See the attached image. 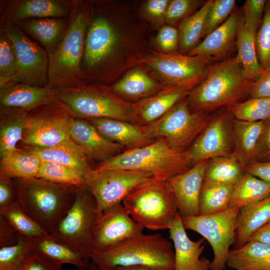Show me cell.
Masks as SVG:
<instances>
[{
	"mask_svg": "<svg viewBox=\"0 0 270 270\" xmlns=\"http://www.w3.org/2000/svg\"><path fill=\"white\" fill-rule=\"evenodd\" d=\"M90 2L81 65L82 78L84 83L106 86L113 79L119 36L108 2Z\"/></svg>",
	"mask_w": 270,
	"mask_h": 270,
	"instance_id": "1",
	"label": "cell"
},
{
	"mask_svg": "<svg viewBox=\"0 0 270 270\" xmlns=\"http://www.w3.org/2000/svg\"><path fill=\"white\" fill-rule=\"evenodd\" d=\"M90 14V1L74 0L65 35L54 51L48 54L50 88L56 90L84 84L81 65Z\"/></svg>",
	"mask_w": 270,
	"mask_h": 270,
	"instance_id": "2",
	"label": "cell"
},
{
	"mask_svg": "<svg viewBox=\"0 0 270 270\" xmlns=\"http://www.w3.org/2000/svg\"><path fill=\"white\" fill-rule=\"evenodd\" d=\"M13 180L16 203L48 233L68 212L80 188L38 178Z\"/></svg>",
	"mask_w": 270,
	"mask_h": 270,
	"instance_id": "3",
	"label": "cell"
},
{
	"mask_svg": "<svg viewBox=\"0 0 270 270\" xmlns=\"http://www.w3.org/2000/svg\"><path fill=\"white\" fill-rule=\"evenodd\" d=\"M252 82L244 76L236 58L210 66L204 78L190 92L187 102L195 112L228 107L248 94Z\"/></svg>",
	"mask_w": 270,
	"mask_h": 270,
	"instance_id": "4",
	"label": "cell"
},
{
	"mask_svg": "<svg viewBox=\"0 0 270 270\" xmlns=\"http://www.w3.org/2000/svg\"><path fill=\"white\" fill-rule=\"evenodd\" d=\"M90 262L100 270L128 266L174 270V254L172 243L162 234L142 232L111 249L92 254Z\"/></svg>",
	"mask_w": 270,
	"mask_h": 270,
	"instance_id": "5",
	"label": "cell"
},
{
	"mask_svg": "<svg viewBox=\"0 0 270 270\" xmlns=\"http://www.w3.org/2000/svg\"><path fill=\"white\" fill-rule=\"evenodd\" d=\"M122 204L136 222L150 230L168 229L179 213L176 200L167 180L154 177L134 188Z\"/></svg>",
	"mask_w": 270,
	"mask_h": 270,
	"instance_id": "6",
	"label": "cell"
},
{
	"mask_svg": "<svg viewBox=\"0 0 270 270\" xmlns=\"http://www.w3.org/2000/svg\"><path fill=\"white\" fill-rule=\"evenodd\" d=\"M56 99L68 106L74 118H110L138 122L134 104L120 98L109 86L84 83L55 90Z\"/></svg>",
	"mask_w": 270,
	"mask_h": 270,
	"instance_id": "7",
	"label": "cell"
},
{
	"mask_svg": "<svg viewBox=\"0 0 270 270\" xmlns=\"http://www.w3.org/2000/svg\"><path fill=\"white\" fill-rule=\"evenodd\" d=\"M190 165L184 152L175 150L166 140L160 138L144 146L126 150L93 168L144 171L152 173L154 178L168 180L186 172Z\"/></svg>",
	"mask_w": 270,
	"mask_h": 270,
	"instance_id": "8",
	"label": "cell"
},
{
	"mask_svg": "<svg viewBox=\"0 0 270 270\" xmlns=\"http://www.w3.org/2000/svg\"><path fill=\"white\" fill-rule=\"evenodd\" d=\"M74 119L69 108L58 99L32 110L18 148H48L70 138Z\"/></svg>",
	"mask_w": 270,
	"mask_h": 270,
	"instance_id": "9",
	"label": "cell"
},
{
	"mask_svg": "<svg viewBox=\"0 0 270 270\" xmlns=\"http://www.w3.org/2000/svg\"><path fill=\"white\" fill-rule=\"evenodd\" d=\"M97 216L94 198L86 187L80 188L70 209L49 234L90 262V241Z\"/></svg>",
	"mask_w": 270,
	"mask_h": 270,
	"instance_id": "10",
	"label": "cell"
},
{
	"mask_svg": "<svg viewBox=\"0 0 270 270\" xmlns=\"http://www.w3.org/2000/svg\"><path fill=\"white\" fill-rule=\"evenodd\" d=\"M187 101H181L156 120L142 128L150 138H163L174 150L184 153L210 120L202 112H192Z\"/></svg>",
	"mask_w": 270,
	"mask_h": 270,
	"instance_id": "11",
	"label": "cell"
},
{
	"mask_svg": "<svg viewBox=\"0 0 270 270\" xmlns=\"http://www.w3.org/2000/svg\"><path fill=\"white\" fill-rule=\"evenodd\" d=\"M240 210L239 207H232L212 214L182 216L186 230L198 232L210 245L214 258L210 270H226L230 248L234 240Z\"/></svg>",
	"mask_w": 270,
	"mask_h": 270,
	"instance_id": "12",
	"label": "cell"
},
{
	"mask_svg": "<svg viewBox=\"0 0 270 270\" xmlns=\"http://www.w3.org/2000/svg\"><path fill=\"white\" fill-rule=\"evenodd\" d=\"M154 177L149 172L122 169L96 170L86 176V187L94 198L98 214L116 204L138 186Z\"/></svg>",
	"mask_w": 270,
	"mask_h": 270,
	"instance_id": "13",
	"label": "cell"
},
{
	"mask_svg": "<svg viewBox=\"0 0 270 270\" xmlns=\"http://www.w3.org/2000/svg\"><path fill=\"white\" fill-rule=\"evenodd\" d=\"M0 32L12 41L17 57V70L10 82L47 86L49 62L46 50L30 40L17 25H0Z\"/></svg>",
	"mask_w": 270,
	"mask_h": 270,
	"instance_id": "14",
	"label": "cell"
},
{
	"mask_svg": "<svg viewBox=\"0 0 270 270\" xmlns=\"http://www.w3.org/2000/svg\"><path fill=\"white\" fill-rule=\"evenodd\" d=\"M210 59L176 54H154L141 60L168 86H195L206 76Z\"/></svg>",
	"mask_w": 270,
	"mask_h": 270,
	"instance_id": "15",
	"label": "cell"
},
{
	"mask_svg": "<svg viewBox=\"0 0 270 270\" xmlns=\"http://www.w3.org/2000/svg\"><path fill=\"white\" fill-rule=\"evenodd\" d=\"M144 229L122 203L113 206L98 214L92 234L91 255L114 248L142 233Z\"/></svg>",
	"mask_w": 270,
	"mask_h": 270,
	"instance_id": "16",
	"label": "cell"
},
{
	"mask_svg": "<svg viewBox=\"0 0 270 270\" xmlns=\"http://www.w3.org/2000/svg\"><path fill=\"white\" fill-rule=\"evenodd\" d=\"M231 115L229 111L223 112L210 119L184 152L191 164L233 154L232 152L234 144Z\"/></svg>",
	"mask_w": 270,
	"mask_h": 270,
	"instance_id": "17",
	"label": "cell"
},
{
	"mask_svg": "<svg viewBox=\"0 0 270 270\" xmlns=\"http://www.w3.org/2000/svg\"><path fill=\"white\" fill-rule=\"evenodd\" d=\"M74 0H4L0 2V25L16 24L29 19L68 18Z\"/></svg>",
	"mask_w": 270,
	"mask_h": 270,
	"instance_id": "18",
	"label": "cell"
},
{
	"mask_svg": "<svg viewBox=\"0 0 270 270\" xmlns=\"http://www.w3.org/2000/svg\"><path fill=\"white\" fill-rule=\"evenodd\" d=\"M170 237L174 247V270H210V261L200 258L206 246V240H192L184 228L178 213L170 223Z\"/></svg>",
	"mask_w": 270,
	"mask_h": 270,
	"instance_id": "19",
	"label": "cell"
},
{
	"mask_svg": "<svg viewBox=\"0 0 270 270\" xmlns=\"http://www.w3.org/2000/svg\"><path fill=\"white\" fill-rule=\"evenodd\" d=\"M208 160L196 164L186 172L167 180L176 200L181 216H196Z\"/></svg>",
	"mask_w": 270,
	"mask_h": 270,
	"instance_id": "20",
	"label": "cell"
},
{
	"mask_svg": "<svg viewBox=\"0 0 270 270\" xmlns=\"http://www.w3.org/2000/svg\"><path fill=\"white\" fill-rule=\"evenodd\" d=\"M70 138L83 150L88 158L100 162L124 152L125 148L107 139L85 119L74 118Z\"/></svg>",
	"mask_w": 270,
	"mask_h": 270,
	"instance_id": "21",
	"label": "cell"
},
{
	"mask_svg": "<svg viewBox=\"0 0 270 270\" xmlns=\"http://www.w3.org/2000/svg\"><path fill=\"white\" fill-rule=\"evenodd\" d=\"M56 100L55 90L48 86L10 82L0 87V108H18L30 112Z\"/></svg>",
	"mask_w": 270,
	"mask_h": 270,
	"instance_id": "22",
	"label": "cell"
},
{
	"mask_svg": "<svg viewBox=\"0 0 270 270\" xmlns=\"http://www.w3.org/2000/svg\"><path fill=\"white\" fill-rule=\"evenodd\" d=\"M194 87L192 86H168L134 104L138 122L146 125L156 120L182 101Z\"/></svg>",
	"mask_w": 270,
	"mask_h": 270,
	"instance_id": "23",
	"label": "cell"
},
{
	"mask_svg": "<svg viewBox=\"0 0 270 270\" xmlns=\"http://www.w3.org/2000/svg\"><path fill=\"white\" fill-rule=\"evenodd\" d=\"M87 120L107 139L128 150L144 146L156 141L146 134L142 125L110 118Z\"/></svg>",
	"mask_w": 270,
	"mask_h": 270,
	"instance_id": "24",
	"label": "cell"
},
{
	"mask_svg": "<svg viewBox=\"0 0 270 270\" xmlns=\"http://www.w3.org/2000/svg\"><path fill=\"white\" fill-rule=\"evenodd\" d=\"M240 18L236 11L233 12L225 22L206 36L188 52V55L210 60L226 56L236 37Z\"/></svg>",
	"mask_w": 270,
	"mask_h": 270,
	"instance_id": "25",
	"label": "cell"
},
{
	"mask_svg": "<svg viewBox=\"0 0 270 270\" xmlns=\"http://www.w3.org/2000/svg\"><path fill=\"white\" fill-rule=\"evenodd\" d=\"M18 148L36 154L42 162L58 163L76 168L85 176L93 169L83 150L70 138L48 148Z\"/></svg>",
	"mask_w": 270,
	"mask_h": 270,
	"instance_id": "26",
	"label": "cell"
},
{
	"mask_svg": "<svg viewBox=\"0 0 270 270\" xmlns=\"http://www.w3.org/2000/svg\"><path fill=\"white\" fill-rule=\"evenodd\" d=\"M69 16L29 19L16 25L38 42L48 54L54 51L64 36Z\"/></svg>",
	"mask_w": 270,
	"mask_h": 270,
	"instance_id": "27",
	"label": "cell"
},
{
	"mask_svg": "<svg viewBox=\"0 0 270 270\" xmlns=\"http://www.w3.org/2000/svg\"><path fill=\"white\" fill-rule=\"evenodd\" d=\"M264 126V121L248 122L234 120L233 154L242 166L258 160V144Z\"/></svg>",
	"mask_w": 270,
	"mask_h": 270,
	"instance_id": "28",
	"label": "cell"
},
{
	"mask_svg": "<svg viewBox=\"0 0 270 270\" xmlns=\"http://www.w3.org/2000/svg\"><path fill=\"white\" fill-rule=\"evenodd\" d=\"M270 221V195L240 208L232 249L241 248L257 230Z\"/></svg>",
	"mask_w": 270,
	"mask_h": 270,
	"instance_id": "29",
	"label": "cell"
},
{
	"mask_svg": "<svg viewBox=\"0 0 270 270\" xmlns=\"http://www.w3.org/2000/svg\"><path fill=\"white\" fill-rule=\"evenodd\" d=\"M26 110L0 108V156L18 150L28 116Z\"/></svg>",
	"mask_w": 270,
	"mask_h": 270,
	"instance_id": "30",
	"label": "cell"
},
{
	"mask_svg": "<svg viewBox=\"0 0 270 270\" xmlns=\"http://www.w3.org/2000/svg\"><path fill=\"white\" fill-rule=\"evenodd\" d=\"M226 267L235 270H270V247L248 242L240 248L230 250Z\"/></svg>",
	"mask_w": 270,
	"mask_h": 270,
	"instance_id": "31",
	"label": "cell"
},
{
	"mask_svg": "<svg viewBox=\"0 0 270 270\" xmlns=\"http://www.w3.org/2000/svg\"><path fill=\"white\" fill-rule=\"evenodd\" d=\"M256 33L246 26L240 17L236 37L238 53L236 58L242 66L244 76L251 82L256 80L264 72L256 53Z\"/></svg>",
	"mask_w": 270,
	"mask_h": 270,
	"instance_id": "32",
	"label": "cell"
},
{
	"mask_svg": "<svg viewBox=\"0 0 270 270\" xmlns=\"http://www.w3.org/2000/svg\"><path fill=\"white\" fill-rule=\"evenodd\" d=\"M32 252L57 264H70L76 268H88L90 262L80 254L50 234L30 242Z\"/></svg>",
	"mask_w": 270,
	"mask_h": 270,
	"instance_id": "33",
	"label": "cell"
},
{
	"mask_svg": "<svg viewBox=\"0 0 270 270\" xmlns=\"http://www.w3.org/2000/svg\"><path fill=\"white\" fill-rule=\"evenodd\" d=\"M109 87L118 96L134 99L146 98L163 88L144 71L139 69L130 71Z\"/></svg>",
	"mask_w": 270,
	"mask_h": 270,
	"instance_id": "34",
	"label": "cell"
},
{
	"mask_svg": "<svg viewBox=\"0 0 270 270\" xmlns=\"http://www.w3.org/2000/svg\"><path fill=\"white\" fill-rule=\"evenodd\" d=\"M42 162L36 154L19 148L0 158V174L12 179L37 178Z\"/></svg>",
	"mask_w": 270,
	"mask_h": 270,
	"instance_id": "35",
	"label": "cell"
},
{
	"mask_svg": "<svg viewBox=\"0 0 270 270\" xmlns=\"http://www.w3.org/2000/svg\"><path fill=\"white\" fill-rule=\"evenodd\" d=\"M244 173L240 163L234 154L214 158L207 162L203 182L235 186Z\"/></svg>",
	"mask_w": 270,
	"mask_h": 270,
	"instance_id": "36",
	"label": "cell"
},
{
	"mask_svg": "<svg viewBox=\"0 0 270 270\" xmlns=\"http://www.w3.org/2000/svg\"><path fill=\"white\" fill-rule=\"evenodd\" d=\"M270 195V184L245 172L234 186L229 208H240Z\"/></svg>",
	"mask_w": 270,
	"mask_h": 270,
	"instance_id": "37",
	"label": "cell"
},
{
	"mask_svg": "<svg viewBox=\"0 0 270 270\" xmlns=\"http://www.w3.org/2000/svg\"><path fill=\"white\" fill-rule=\"evenodd\" d=\"M213 0H207L198 10L181 21L178 29L179 46L181 52H189L203 37L206 16Z\"/></svg>",
	"mask_w": 270,
	"mask_h": 270,
	"instance_id": "38",
	"label": "cell"
},
{
	"mask_svg": "<svg viewBox=\"0 0 270 270\" xmlns=\"http://www.w3.org/2000/svg\"><path fill=\"white\" fill-rule=\"evenodd\" d=\"M0 216L14 228L22 238L28 241L49 234L46 230L24 212L16 202L0 208Z\"/></svg>",
	"mask_w": 270,
	"mask_h": 270,
	"instance_id": "39",
	"label": "cell"
},
{
	"mask_svg": "<svg viewBox=\"0 0 270 270\" xmlns=\"http://www.w3.org/2000/svg\"><path fill=\"white\" fill-rule=\"evenodd\" d=\"M234 186L202 183L199 199V215L216 214L229 208Z\"/></svg>",
	"mask_w": 270,
	"mask_h": 270,
	"instance_id": "40",
	"label": "cell"
},
{
	"mask_svg": "<svg viewBox=\"0 0 270 270\" xmlns=\"http://www.w3.org/2000/svg\"><path fill=\"white\" fill-rule=\"evenodd\" d=\"M37 178L58 184L86 187L85 175L82 172L52 162L42 161Z\"/></svg>",
	"mask_w": 270,
	"mask_h": 270,
	"instance_id": "41",
	"label": "cell"
},
{
	"mask_svg": "<svg viewBox=\"0 0 270 270\" xmlns=\"http://www.w3.org/2000/svg\"><path fill=\"white\" fill-rule=\"evenodd\" d=\"M236 120L258 122L270 119V98H250L236 102L228 107Z\"/></svg>",
	"mask_w": 270,
	"mask_h": 270,
	"instance_id": "42",
	"label": "cell"
},
{
	"mask_svg": "<svg viewBox=\"0 0 270 270\" xmlns=\"http://www.w3.org/2000/svg\"><path fill=\"white\" fill-rule=\"evenodd\" d=\"M32 252L30 242L19 236L16 244L0 248V270H20Z\"/></svg>",
	"mask_w": 270,
	"mask_h": 270,
	"instance_id": "43",
	"label": "cell"
},
{
	"mask_svg": "<svg viewBox=\"0 0 270 270\" xmlns=\"http://www.w3.org/2000/svg\"><path fill=\"white\" fill-rule=\"evenodd\" d=\"M17 68V57L13 44L0 32V87L12 81Z\"/></svg>",
	"mask_w": 270,
	"mask_h": 270,
	"instance_id": "44",
	"label": "cell"
},
{
	"mask_svg": "<svg viewBox=\"0 0 270 270\" xmlns=\"http://www.w3.org/2000/svg\"><path fill=\"white\" fill-rule=\"evenodd\" d=\"M255 38L258 58L263 70L270 68V2H266L263 18Z\"/></svg>",
	"mask_w": 270,
	"mask_h": 270,
	"instance_id": "45",
	"label": "cell"
},
{
	"mask_svg": "<svg viewBox=\"0 0 270 270\" xmlns=\"http://www.w3.org/2000/svg\"><path fill=\"white\" fill-rule=\"evenodd\" d=\"M234 0H215L207 14L203 36H206L225 22L232 14Z\"/></svg>",
	"mask_w": 270,
	"mask_h": 270,
	"instance_id": "46",
	"label": "cell"
},
{
	"mask_svg": "<svg viewBox=\"0 0 270 270\" xmlns=\"http://www.w3.org/2000/svg\"><path fill=\"white\" fill-rule=\"evenodd\" d=\"M200 2V1L195 0H170L165 15V22L168 25H172L183 20Z\"/></svg>",
	"mask_w": 270,
	"mask_h": 270,
	"instance_id": "47",
	"label": "cell"
},
{
	"mask_svg": "<svg viewBox=\"0 0 270 270\" xmlns=\"http://www.w3.org/2000/svg\"><path fill=\"white\" fill-rule=\"evenodd\" d=\"M266 1L246 0L244 6L243 20L248 28L256 32L264 14Z\"/></svg>",
	"mask_w": 270,
	"mask_h": 270,
	"instance_id": "48",
	"label": "cell"
},
{
	"mask_svg": "<svg viewBox=\"0 0 270 270\" xmlns=\"http://www.w3.org/2000/svg\"><path fill=\"white\" fill-rule=\"evenodd\" d=\"M156 40L166 54H174L179 46L178 31L170 25H164L159 30Z\"/></svg>",
	"mask_w": 270,
	"mask_h": 270,
	"instance_id": "49",
	"label": "cell"
},
{
	"mask_svg": "<svg viewBox=\"0 0 270 270\" xmlns=\"http://www.w3.org/2000/svg\"><path fill=\"white\" fill-rule=\"evenodd\" d=\"M248 95L250 98H270V68L264 70L256 80L252 82Z\"/></svg>",
	"mask_w": 270,
	"mask_h": 270,
	"instance_id": "50",
	"label": "cell"
},
{
	"mask_svg": "<svg viewBox=\"0 0 270 270\" xmlns=\"http://www.w3.org/2000/svg\"><path fill=\"white\" fill-rule=\"evenodd\" d=\"M16 196L14 180L0 174V208L14 203Z\"/></svg>",
	"mask_w": 270,
	"mask_h": 270,
	"instance_id": "51",
	"label": "cell"
},
{
	"mask_svg": "<svg viewBox=\"0 0 270 270\" xmlns=\"http://www.w3.org/2000/svg\"><path fill=\"white\" fill-rule=\"evenodd\" d=\"M170 0H149L143 6V10L148 18L154 22H165V15Z\"/></svg>",
	"mask_w": 270,
	"mask_h": 270,
	"instance_id": "52",
	"label": "cell"
},
{
	"mask_svg": "<svg viewBox=\"0 0 270 270\" xmlns=\"http://www.w3.org/2000/svg\"><path fill=\"white\" fill-rule=\"evenodd\" d=\"M20 270H62V265L34 252L28 257Z\"/></svg>",
	"mask_w": 270,
	"mask_h": 270,
	"instance_id": "53",
	"label": "cell"
},
{
	"mask_svg": "<svg viewBox=\"0 0 270 270\" xmlns=\"http://www.w3.org/2000/svg\"><path fill=\"white\" fill-rule=\"evenodd\" d=\"M245 172L270 184V160L254 161L242 166Z\"/></svg>",
	"mask_w": 270,
	"mask_h": 270,
	"instance_id": "54",
	"label": "cell"
},
{
	"mask_svg": "<svg viewBox=\"0 0 270 270\" xmlns=\"http://www.w3.org/2000/svg\"><path fill=\"white\" fill-rule=\"evenodd\" d=\"M270 160V119L264 121V126L260 138L258 148V160Z\"/></svg>",
	"mask_w": 270,
	"mask_h": 270,
	"instance_id": "55",
	"label": "cell"
},
{
	"mask_svg": "<svg viewBox=\"0 0 270 270\" xmlns=\"http://www.w3.org/2000/svg\"><path fill=\"white\" fill-rule=\"evenodd\" d=\"M18 238L15 229L0 216V248L16 244Z\"/></svg>",
	"mask_w": 270,
	"mask_h": 270,
	"instance_id": "56",
	"label": "cell"
},
{
	"mask_svg": "<svg viewBox=\"0 0 270 270\" xmlns=\"http://www.w3.org/2000/svg\"><path fill=\"white\" fill-rule=\"evenodd\" d=\"M248 242H256L270 247V221L254 232L248 239Z\"/></svg>",
	"mask_w": 270,
	"mask_h": 270,
	"instance_id": "57",
	"label": "cell"
},
{
	"mask_svg": "<svg viewBox=\"0 0 270 270\" xmlns=\"http://www.w3.org/2000/svg\"><path fill=\"white\" fill-rule=\"evenodd\" d=\"M113 270H164L144 266H120Z\"/></svg>",
	"mask_w": 270,
	"mask_h": 270,
	"instance_id": "58",
	"label": "cell"
},
{
	"mask_svg": "<svg viewBox=\"0 0 270 270\" xmlns=\"http://www.w3.org/2000/svg\"><path fill=\"white\" fill-rule=\"evenodd\" d=\"M76 270H100L91 262L88 268L78 267Z\"/></svg>",
	"mask_w": 270,
	"mask_h": 270,
	"instance_id": "59",
	"label": "cell"
}]
</instances>
